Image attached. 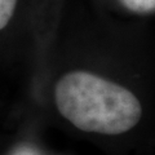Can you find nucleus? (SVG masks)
<instances>
[{
    "mask_svg": "<svg viewBox=\"0 0 155 155\" xmlns=\"http://www.w3.org/2000/svg\"><path fill=\"white\" fill-rule=\"evenodd\" d=\"M17 0H0V30L4 28L11 18L16 9Z\"/></svg>",
    "mask_w": 155,
    "mask_h": 155,
    "instance_id": "nucleus-2",
    "label": "nucleus"
},
{
    "mask_svg": "<svg viewBox=\"0 0 155 155\" xmlns=\"http://www.w3.org/2000/svg\"><path fill=\"white\" fill-rule=\"evenodd\" d=\"M54 102L70 124L92 134H127L143 116L142 102L133 91L84 70L70 71L57 81Z\"/></svg>",
    "mask_w": 155,
    "mask_h": 155,
    "instance_id": "nucleus-1",
    "label": "nucleus"
},
{
    "mask_svg": "<svg viewBox=\"0 0 155 155\" xmlns=\"http://www.w3.org/2000/svg\"><path fill=\"white\" fill-rule=\"evenodd\" d=\"M12 155H40V153L35 147L30 146V145H22V146H19L14 150Z\"/></svg>",
    "mask_w": 155,
    "mask_h": 155,
    "instance_id": "nucleus-3",
    "label": "nucleus"
}]
</instances>
